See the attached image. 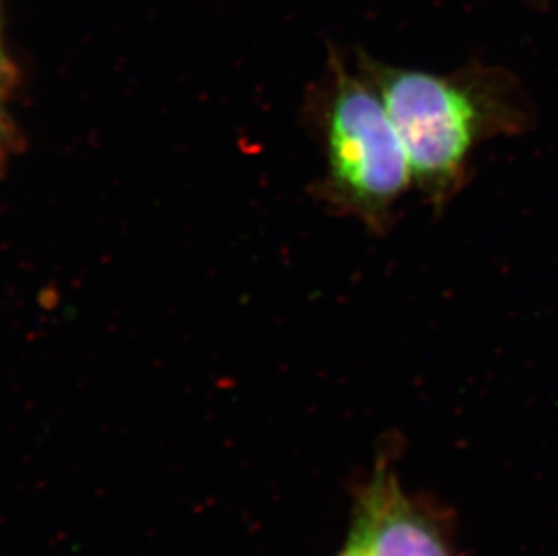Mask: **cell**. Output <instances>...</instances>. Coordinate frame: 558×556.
<instances>
[{
  "mask_svg": "<svg viewBox=\"0 0 558 556\" xmlns=\"http://www.w3.org/2000/svg\"><path fill=\"white\" fill-rule=\"evenodd\" d=\"M359 73L395 121L414 186L436 217L469 183L477 147L496 137L526 134L537 121L527 90L499 69L436 74L362 57Z\"/></svg>",
  "mask_w": 558,
  "mask_h": 556,
  "instance_id": "cell-1",
  "label": "cell"
},
{
  "mask_svg": "<svg viewBox=\"0 0 558 556\" xmlns=\"http://www.w3.org/2000/svg\"><path fill=\"white\" fill-rule=\"evenodd\" d=\"M322 134L327 200L374 235H387L396 222V206L414 186L411 164L378 93L342 63L335 65L324 96Z\"/></svg>",
  "mask_w": 558,
  "mask_h": 556,
  "instance_id": "cell-2",
  "label": "cell"
},
{
  "mask_svg": "<svg viewBox=\"0 0 558 556\" xmlns=\"http://www.w3.org/2000/svg\"><path fill=\"white\" fill-rule=\"evenodd\" d=\"M353 530L365 556H450L433 522L379 470L360 503Z\"/></svg>",
  "mask_w": 558,
  "mask_h": 556,
  "instance_id": "cell-3",
  "label": "cell"
},
{
  "mask_svg": "<svg viewBox=\"0 0 558 556\" xmlns=\"http://www.w3.org/2000/svg\"><path fill=\"white\" fill-rule=\"evenodd\" d=\"M338 556H365L362 541H360L359 533H356L353 528H351V533H349L345 546H343L342 552L338 553Z\"/></svg>",
  "mask_w": 558,
  "mask_h": 556,
  "instance_id": "cell-4",
  "label": "cell"
},
{
  "mask_svg": "<svg viewBox=\"0 0 558 556\" xmlns=\"http://www.w3.org/2000/svg\"><path fill=\"white\" fill-rule=\"evenodd\" d=\"M0 5H2V0H0ZM0 35H2V29H0ZM2 69H4V53H2V38H0V76H2Z\"/></svg>",
  "mask_w": 558,
  "mask_h": 556,
  "instance_id": "cell-5",
  "label": "cell"
}]
</instances>
